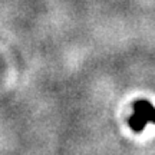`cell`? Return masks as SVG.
Listing matches in <instances>:
<instances>
[{
  "label": "cell",
  "mask_w": 155,
  "mask_h": 155,
  "mask_svg": "<svg viewBox=\"0 0 155 155\" xmlns=\"http://www.w3.org/2000/svg\"><path fill=\"white\" fill-rule=\"evenodd\" d=\"M134 112L138 116H141L147 124H155V106L145 99L134 102Z\"/></svg>",
  "instance_id": "cell-1"
},
{
  "label": "cell",
  "mask_w": 155,
  "mask_h": 155,
  "mask_svg": "<svg viewBox=\"0 0 155 155\" xmlns=\"http://www.w3.org/2000/svg\"><path fill=\"white\" fill-rule=\"evenodd\" d=\"M128 124H129V127H131V129H132L134 132L137 134H141L142 131H144L145 125H147V122L141 118V116H138L135 112H134L132 115L129 116V119H128Z\"/></svg>",
  "instance_id": "cell-2"
}]
</instances>
